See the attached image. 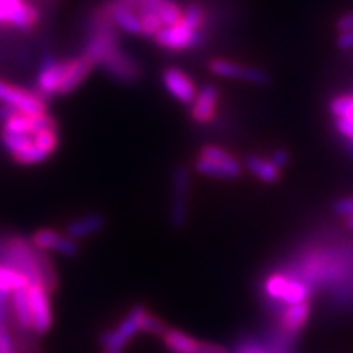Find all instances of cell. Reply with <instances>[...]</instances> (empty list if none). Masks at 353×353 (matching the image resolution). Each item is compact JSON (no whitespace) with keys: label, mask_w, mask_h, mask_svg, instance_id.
Listing matches in <instances>:
<instances>
[{"label":"cell","mask_w":353,"mask_h":353,"mask_svg":"<svg viewBox=\"0 0 353 353\" xmlns=\"http://www.w3.org/2000/svg\"><path fill=\"white\" fill-rule=\"evenodd\" d=\"M345 224H347V228L353 229V218H350V219H345Z\"/></svg>","instance_id":"d6a6232c"},{"label":"cell","mask_w":353,"mask_h":353,"mask_svg":"<svg viewBox=\"0 0 353 353\" xmlns=\"http://www.w3.org/2000/svg\"><path fill=\"white\" fill-rule=\"evenodd\" d=\"M154 41H156L162 50L176 52L200 46V44L205 41V37H203L200 30L192 28V26L185 23L183 20H180L179 23L162 28L161 32L157 33V37L154 38Z\"/></svg>","instance_id":"9c48e42d"},{"label":"cell","mask_w":353,"mask_h":353,"mask_svg":"<svg viewBox=\"0 0 353 353\" xmlns=\"http://www.w3.org/2000/svg\"><path fill=\"white\" fill-rule=\"evenodd\" d=\"M50 294L51 291L41 283H30L28 288H26L30 312H32L33 332L38 335L50 332V329L52 327V307Z\"/></svg>","instance_id":"7c38bea8"},{"label":"cell","mask_w":353,"mask_h":353,"mask_svg":"<svg viewBox=\"0 0 353 353\" xmlns=\"http://www.w3.org/2000/svg\"><path fill=\"white\" fill-rule=\"evenodd\" d=\"M162 83H164L165 90L176 101L183 105H192L198 94V88L193 79L185 70L175 68V65L164 69V72H162Z\"/></svg>","instance_id":"5bb4252c"},{"label":"cell","mask_w":353,"mask_h":353,"mask_svg":"<svg viewBox=\"0 0 353 353\" xmlns=\"http://www.w3.org/2000/svg\"><path fill=\"white\" fill-rule=\"evenodd\" d=\"M307 294H309V290L306 288V285H303L301 281L290 280V283H288V286H286L281 301H285L286 304L303 303V301H306Z\"/></svg>","instance_id":"cb8c5ba5"},{"label":"cell","mask_w":353,"mask_h":353,"mask_svg":"<svg viewBox=\"0 0 353 353\" xmlns=\"http://www.w3.org/2000/svg\"><path fill=\"white\" fill-rule=\"evenodd\" d=\"M30 278L6 262H0V296H12V293L19 290L28 288Z\"/></svg>","instance_id":"ac0fdd59"},{"label":"cell","mask_w":353,"mask_h":353,"mask_svg":"<svg viewBox=\"0 0 353 353\" xmlns=\"http://www.w3.org/2000/svg\"><path fill=\"white\" fill-rule=\"evenodd\" d=\"M105 228V218L99 213L83 214L81 218L74 219L65 229V234L70 239H85V237L94 236V234L100 232Z\"/></svg>","instance_id":"e0dca14e"},{"label":"cell","mask_w":353,"mask_h":353,"mask_svg":"<svg viewBox=\"0 0 353 353\" xmlns=\"http://www.w3.org/2000/svg\"><path fill=\"white\" fill-rule=\"evenodd\" d=\"M268 161H270L273 165H276L278 169H283V167L288 165L290 162V152L283 148L275 149V151L270 154V157H268Z\"/></svg>","instance_id":"83f0119b"},{"label":"cell","mask_w":353,"mask_h":353,"mask_svg":"<svg viewBox=\"0 0 353 353\" xmlns=\"http://www.w3.org/2000/svg\"><path fill=\"white\" fill-rule=\"evenodd\" d=\"M335 46H337L341 51L353 50V30H350V32L339 33L337 39H335Z\"/></svg>","instance_id":"f1b7e54d"},{"label":"cell","mask_w":353,"mask_h":353,"mask_svg":"<svg viewBox=\"0 0 353 353\" xmlns=\"http://www.w3.org/2000/svg\"><path fill=\"white\" fill-rule=\"evenodd\" d=\"M245 169L263 183H275L280 180L281 175V169L273 165L268 159H262L259 156H247Z\"/></svg>","instance_id":"d6986e66"},{"label":"cell","mask_w":353,"mask_h":353,"mask_svg":"<svg viewBox=\"0 0 353 353\" xmlns=\"http://www.w3.org/2000/svg\"><path fill=\"white\" fill-rule=\"evenodd\" d=\"M162 339H164L165 347L172 353H196L198 343H200V341L190 337L188 334L182 332V330L170 327H167L165 332L162 334Z\"/></svg>","instance_id":"ffe728a7"},{"label":"cell","mask_w":353,"mask_h":353,"mask_svg":"<svg viewBox=\"0 0 353 353\" xmlns=\"http://www.w3.org/2000/svg\"><path fill=\"white\" fill-rule=\"evenodd\" d=\"M307 316H309V304L306 301L290 304L288 311H286L283 316L285 329L290 330V332H294V330L301 329L304 322L307 321Z\"/></svg>","instance_id":"7402d4cb"},{"label":"cell","mask_w":353,"mask_h":353,"mask_svg":"<svg viewBox=\"0 0 353 353\" xmlns=\"http://www.w3.org/2000/svg\"><path fill=\"white\" fill-rule=\"evenodd\" d=\"M288 283H290V278H286L283 275H273L272 278H268L267 286H265V288H267V293L270 294L272 298L281 299L283 298L286 286H288Z\"/></svg>","instance_id":"484cf974"},{"label":"cell","mask_w":353,"mask_h":353,"mask_svg":"<svg viewBox=\"0 0 353 353\" xmlns=\"http://www.w3.org/2000/svg\"><path fill=\"white\" fill-rule=\"evenodd\" d=\"M0 143L20 165H38L48 161L59 145V130L51 114L12 112L0 123Z\"/></svg>","instance_id":"6da1fadb"},{"label":"cell","mask_w":353,"mask_h":353,"mask_svg":"<svg viewBox=\"0 0 353 353\" xmlns=\"http://www.w3.org/2000/svg\"><path fill=\"white\" fill-rule=\"evenodd\" d=\"M154 13H156V17L162 23V26L167 28V26L179 23L182 20L183 8L180 7V3L176 0H162L156 10H154Z\"/></svg>","instance_id":"44dd1931"},{"label":"cell","mask_w":353,"mask_h":353,"mask_svg":"<svg viewBox=\"0 0 353 353\" xmlns=\"http://www.w3.org/2000/svg\"><path fill=\"white\" fill-rule=\"evenodd\" d=\"M237 353H263V352L254 345H244L237 350Z\"/></svg>","instance_id":"1f68e13d"},{"label":"cell","mask_w":353,"mask_h":353,"mask_svg":"<svg viewBox=\"0 0 353 353\" xmlns=\"http://www.w3.org/2000/svg\"><path fill=\"white\" fill-rule=\"evenodd\" d=\"M8 324L10 322L0 317V353H19Z\"/></svg>","instance_id":"d4e9b609"},{"label":"cell","mask_w":353,"mask_h":353,"mask_svg":"<svg viewBox=\"0 0 353 353\" xmlns=\"http://www.w3.org/2000/svg\"><path fill=\"white\" fill-rule=\"evenodd\" d=\"M329 112L334 117L335 130L347 143L353 144V95H339L330 100Z\"/></svg>","instance_id":"2e32d148"},{"label":"cell","mask_w":353,"mask_h":353,"mask_svg":"<svg viewBox=\"0 0 353 353\" xmlns=\"http://www.w3.org/2000/svg\"><path fill=\"white\" fill-rule=\"evenodd\" d=\"M167 325L159 317L148 311L143 304H136L130 309L125 319L100 337L101 353H123L130 342L141 332L154 335L164 334Z\"/></svg>","instance_id":"277c9868"},{"label":"cell","mask_w":353,"mask_h":353,"mask_svg":"<svg viewBox=\"0 0 353 353\" xmlns=\"http://www.w3.org/2000/svg\"><path fill=\"white\" fill-rule=\"evenodd\" d=\"M182 20L187 25L192 26V28L200 30V32H201V28L206 23V12H205V8H203L200 3H196V2L187 3V6L183 7Z\"/></svg>","instance_id":"603a6c76"},{"label":"cell","mask_w":353,"mask_h":353,"mask_svg":"<svg viewBox=\"0 0 353 353\" xmlns=\"http://www.w3.org/2000/svg\"><path fill=\"white\" fill-rule=\"evenodd\" d=\"M334 213L342 216V218H353V196L341 198L334 203Z\"/></svg>","instance_id":"4316f807"},{"label":"cell","mask_w":353,"mask_h":353,"mask_svg":"<svg viewBox=\"0 0 353 353\" xmlns=\"http://www.w3.org/2000/svg\"><path fill=\"white\" fill-rule=\"evenodd\" d=\"M219 92L214 85H203L190 105V117L192 120L198 123V125H208V123L214 118L216 108H218Z\"/></svg>","instance_id":"9a60e30c"},{"label":"cell","mask_w":353,"mask_h":353,"mask_svg":"<svg viewBox=\"0 0 353 353\" xmlns=\"http://www.w3.org/2000/svg\"><path fill=\"white\" fill-rule=\"evenodd\" d=\"M210 70L216 77L232 79V81H244L259 87H265L272 82V76L267 70L255 68V65L237 64L228 59H213L210 63Z\"/></svg>","instance_id":"8fae6325"},{"label":"cell","mask_w":353,"mask_h":353,"mask_svg":"<svg viewBox=\"0 0 353 353\" xmlns=\"http://www.w3.org/2000/svg\"><path fill=\"white\" fill-rule=\"evenodd\" d=\"M192 175L185 165H179L172 176V201H170V224L174 228H183L188 218V192Z\"/></svg>","instance_id":"30bf717a"},{"label":"cell","mask_w":353,"mask_h":353,"mask_svg":"<svg viewBox=\"0 0 353 353\" xmlns=\"http://www.w3.org/2000/svg\"><path fill=\"white\" fill-rule=\"evenodd\" d=\"M70 59H56L52 56H44L37 76L38 94L48 97L64 95V87L68 82Z\"/></svg>","instance_id":"8992f818"},{"label":"cell","mask_w":353,"mask_h":353,"mask_svg":"<svg viewBox=\"0 0 353 353\" xmlns=\"http://www.w3.org/2000/svg\"><path fill=\"white\" fill-rule=\"evenodd\" d=\"M83 56L94 65H100L110 77L118 82L131 83L141 74L139 64L120 46L117 28L100 15H97L95 23L92 26Z\"/></svg>","instance_id":"7a4b0ae2"},{"label":"cell","mask_w":353,"mask_h":353,"mask_svg":"<svg viewBox=\"0 0 353 353\" xmlns=\"http://www.w3.org/2000/svg\"><path fill=\"white\" fill-rule=\"evenodd\" d=\"M0 254H2L3 262L23 272L32 283H41L51 293L56 290L54 270L48 263V259L44 257L43 252L34 249L32 242L20 236H10L2 241Z\"/></svg>","instance_id":"3957f363"},{"label":"cell","mask_w":353,"mask_h":353,"mask_svg":"<svg viewBox=\"0 0 353 353\" xmlns=\"http://www.w3.org/2000/svg\"><path fill=\"white\" fill-rule=\"evenodd\" d=\"M335 30H337L339 33L353 30V10L343 13L341 19H337V21H335Z\"/></svg>","instance_id":"f546056e"},{"label":"cell","mask_w":353,"mask_h":353,"mask_svg":"<svg viewBox=\"0 0 353 353\" xmlns=\"http://www.w3.org/2000/svg\"><path fill=\"white\" fill-rule=\"evenodd\" d=\"M198 174L214 179H237L242 175V167L228 151L218 145L208 144L200 151L195 162Z\"/></svg>","instance_id":"5b68a950"},{"label":"cell","mask_w":353,"mask_h":353,"mask_svg":"<svg viewBox=\"0 0 353 353\" xmlns=\"http://www.w3.org/2000/svg\"><path fill=\"white\" fill-rule=\"evenodd\" d=\"M32 245L39 252H56L63 257H77L79 245L74 239H70L68 234H61L56 229H38L32 236Z\"/></svg>","instance_id":"4fadbf2b"},{"label":"cell","mask_w":353,"mask_h":353,"mask_svg":"<svg viewBox=\"0 0 353 353\" xmlns=\"http://www.w3.org/2000/svg\"><path fill=\"white\" fill-rule=\"evenodd\" d=\"M196 353H229V352L224 347L216 345V343L200 342V343H198Z\"/></svg>","instance_id":"4dcf8cb0"},{"label":"cell","mask_w":353,"mask_h":353,"mask_svg":"<svg viewBox=\"0 0 353 353\" xmlns=\"http://www.w3.org/2000/svg\"><path fill=\"white\" fill-rule=\"evenodd\" d=\"M39 21V12L26 0H0V26L17 32H32Z\"/></svg>","instance_id":"ba28073f"},{"label":"cell","mask_w":353,"mask_h":353,"mask_svg":"<svg viewBox=\"0 0 353 353\" xmlns=\"http://www.w3.org/2000/svg\"><path fill=\"white\" fill-rule=\"evenodd\" d=\"M0 103L13 112L25 114L46 113V99L38 92L26 90L23 87L13 85L0 79Z\"/></svg>","instance_id":"52a82bcc"}]
</instances>
